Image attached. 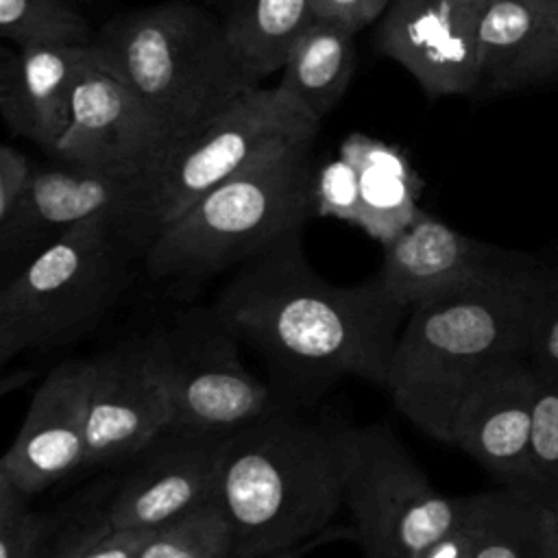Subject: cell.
I'll list each match as a JSON object with an SVG mask.
<instances>
[{"label": "cell", "mask_w": 558, "mask_h": 558, "mask_svg": "<svg viewBox=\"0 0 558 558\" xmlns=\"http://www.w3.org/2000/svg\"><path fill=\"white\" fill-rule=\"evenodd\" d=\"M303 229L235 266L214 301V316L299 384L360 377L384 386L408 312L377 279L338 286L310 266Z\"/></svg>", "instance_id": "obj_1"}, {"label": "cell", "mask_w": 558, "mask_h": 558, "mask_svg": "<svg viewBox=\"0 0 558 558\" xmlns=\"http://www.w3.org/2000/svg\"><path fill=\"white\" fill-rule=\"evenodd\" d=\"M538 272L527 266L408 314L386 390L416 429L449 445L469 388L495 366L527 357Z\"/></svg>", "instance_id": "obj_2"}, {"label": "cell", "mask_w": 558, "mask_h": 558, "mask_svg": "<svg viewBox=\"0 0 558 558\" xmlns=\"http://www.w3.org/2000/svg\"><path fill=\"white\" fill-rule=\"evenodd\" d=\"M218 499L233 527V558L307 547L344 504L331 427L303 421L279 405L227 434L218 462Z\"/></svg>", "instance_id": "obj_3"}, {"label": "cell", "mask_w": 558, "mask_h": 558, "mask_svg": "<svg viewBox=\"0 0 558 558\" xmlns=\"http://www.w3.org/2000/svg\"><path fill=\"white\" fill-rule=\"evenodd\" d=\"M92 48L98 65L122 81L177 144L257 87L218 15L183 0L111 17Z\"/></svg>", "instance_id": "obj_4"}, {"label": "cell", "mask_w": 558, "mask_h": 558, "mask_svg": "<svg viewBox=\"0 0 558 558\" xmlns=\"http://www.w3.org/2000/svg\"><path fill=\"white\" fill-rule=\"evenodd\" d=\"M314 140L281 146L229 177L163 227L144 251L155 281H203L303 229L314 216Z\"/></svg>", "instance_id": "obj_5"}, {"label": "cell", "mask_w": 558, "mask_h": 558, "mask_svg": "<svg viewBox=\"0 0 558 558\" xmlns=\"http://www.w3.org/2000/svg\"><path fill=\"white\" fill-rule=\"evenodd\" d=\"M142 246L118 216L100 214L54 238L0 288V362L92 331L124 292Z\"/></svg>", "instance_id": "obj_6"}, {"label": "cell", "mask_w": 558, "mask_h": 558, "mask_svg": "<svg viewBox=\"0 0 558 558\" xmlns=\"http://www.w3.org/2000/svg\"><path fill=\"white\" fill-rule=\"evenodd\" d=\"M314 120L279 85L253 87L203 131L177 144L137 190L129 229L142 251L209 190L259 157L316 137Z\"/></svg>", "instance_id": "obj_7"}, {"label": "cell", "mask_w": 558, "mask_h": 558, "mask_svg": "<svg viewBox=\"0 0 558 558\" xmlns=\"http://www.w3.org/2000/svg\"><path fill=\"white\" fill-rule=\"evenodd\" d=\"M331 434L353 538L366 558H416L464 517L471 495L438 493L388 425H333Z\"/></svg>", "instance_id": "obj_8"}, {"label": "cell", "mask_w": 558, "mask_h": 558, "mask_svg": "<svg viewBox=\"0 0 558 558\" xmlns=\"http://www.w3.org/2000/svg\"><path fill=\"white\" fill-rule=\"evenodd\" d=\"M170 401V429L227 436L279 408L275 392L238 357L233 336L218 323L181 320L155 333Z\"/></svg>", "instance_id": "obj_9"}, {"label": "cell", "mask_w": 558, "mask_h": 558, "mask_svg": "<svg viewBox=\"0 0 558 558\" xmlns=\"http://www.w3.org/2000/svg\"><path fill=\"white\" fill-rule=\"evenodd\" d=\"M168 429L170 401L155 333L89 357L85 469L135 458Z\"/></svg>", "instance_id": "obj_10"}, {"label": "cell", "mask_w": 558, "mask_h": 558, "mask_svg": "<svg viewBox=\"0 0 558 558\" xmlns=\"http://www.w3.org/2000/svg\"><path fill=\"white\" fill-rule=\"evenodd\" d=\"M177 146L155 113L98 61L81 76L72 122L50 157L57 163L92 168L140 183Z\"/></svg>", "instance_id": "obj_11"}, {"label": "cell", "mask_w": 558, "mask_h": 558, "mask_svg": "<svg viewBox=\"0 0 558 558\" xmlns=\"http://www.w3.org/2000/svg\"><path fill=\"white\" fill-rule=\"evenodd\" d=\"M381 248L384 259L375 279L408 314L532 266L517 253L464 235L425 209Z\"/></svg>", "instance_id": "obj_12"}, {"label": "cell", "mask_w": 558, "mask_h": 558, "mask_svg": "<svg viewBox=\"0 0 558 558\" xmlns=\"http://www.w3.org/2000/svg\"><path fill=\"white\" fill-rule=\"evenodd\" d=\"M477 20L464 0H392L375 41L429 98L471 94L482 87Z\"/></svg>", "instance_id": "obj_13"}, {"label": "cell", "mask_w": 558, "mask_h": 558, "mask_svg": "<svg viewBox=\"0 0 558 558\" xmlns=\"http://www.w3.org/2000/svg\"><path fill=\"white\" fill-rule=\"evenodd\" d=\"M538 375L527 357L508 360L480 377L451 421L449 445L462 449L501 486L530 490L532 429Z\"/></svg>", "instance_id": "obj_14"}, {"label": "cell", "mask_w": 558, "mask_h": 558, "mask_svg": "<svg viewBox=\"0 0 558 558\" xmlns=\"http://www.w3.org/2000/svg\"><path fill=\"white\" fill-rule=\"evenodd\" d=\"M87 397L89 357L57 364L33 392L26 416L0 458V475L33 497L85 469Z\"/></svg>", "instance_id": "obj_15"}, {"label": "cell", "mask_w": 558, "mask_h": 558, "mask_svg": "<svg viewBox=\"0 0 558 558\" xmlns=\"http://www.w3.org/2000/svg\"><path fill=\"white\" fill-rule=\"evenodd\" d=\"M222 438L172 429L161 434L107 501L111 527H157L216 499Z\"/></svg>", "instance_id": "obj_16"}, {"label": "cell", "mask_w": 558, "mask_h": 558, "mask_svg": "<svg viewBox=\"0 0 558 558\" xmlns=\"http://www.w3.org/2000/svg\"><path fill=\"white\" fill-rule=\"evenodd\" d=\"M137 190L140 179L92 168H37L17 211L0 225V253L24 264L74 225L100 214L118 216L129 229Z\"/></svg>", "instance_id": "obj_17"}, {"label": "cell", "mask_w": 558, "mask_h": 558, "mask_svg": "<svg viewBox=\"0 0 558 558\" xmlns=\"http://www.w3.org/2000/svg\"><path fill=\"white\" fill-rule=\"evenodd\" d=\"M94 63L92 46L2 50L0 113L7 129L50 155L72 122L76 85Z\"/></svg>", "instance_id": "obj_18"}, {"label": "cell", "mask_w": 558, "mask_h": 558, "mask_svg": "<svg viewBox=\"0 0 558 558\" xmlns=\"http://www.w3.org/2000/svg\"><path fill=\"white\" fill-rule=\"evenodd\" d=\"M558 0H488L480 9L482 87L521 89L551 78Z\"/></svg>", "instance_id": "obj_19"}, {"label": "cell", "mask_w": 558, "mask_h": 558, "mask_svg": "<svg viewBox=\"0 0 558 558\" xmlns=\"http://www.w3.org/2000/svg\"><path fill=\"white\" fill-rule=\"evenodd\" d=\"M340 157H344L360 177V229L386 246L405 231L421 211V174L399 146L366 133L347 135L340 144Z\"/></svg>", "instance_id": "obj_20"}, {"label": "cell", "mask_w": 558, "mask_h": 558, "mask_svg": "<svg viewBox=\"0 0 558 558\" xmlns=\"http://www.w3.org/2000/svg\"><path fill=\"white\" fill-rule=\"evenodd\" d=\"M355 28L314 17L290 46L279 87L314 120H323L344 96L355 70Z\"/></svg>", "instance_id": "obj_21"}, {"label": "cell", "mask_w": 558, "mask_h": 558, "mask_svg": "<svg viewBox=\"0 0 558 558\" xmlns=\"http://www.w3.org/2000/svg\"><path fill=\"white\" fill-rule=\"evenodd\" d=\"M214 4L242 68L257 85L281 70L290 46L316 17L314 0H214Z\"/></svg>", "instance_id": "obj_22"}, {"label": "cell", "mask_w": 558, "mask_h": 558, "mask_svg": "<svg viewBox=\"0 0 558 558\" xmlns=\"http://www.w3.org/2000/svg\"><path fill=\"white\" fill-rule=\"evenodd\" d=\"M475 558H558V523L521 488L488 490Z\"/></svg>", "instance_id": "obj_23"}, {"label": "cell", "mask_w": 558, "mask_h": 558, "mask_svg": "<svg viewBox=\"0 0 558 558\" xmlns=\"http://www.w3.org/2000/svg\"><path fill=\"white\" fill-rule=\"evenodd\" d=\"M0 35L15 48L92 46L96 37L70 0H0Z\"/></svg>", "instance_id": "obj_24"}, {"label": "cell", "mask_w": 558, "mask_h": 558, "mask_svg": "<svg viewBox=\"0 0 558 558\" xmlns=\"http://www.w3.org/2000/svg\"><path fill=\"white\" fill-rule=\"evenodd\" d=\"M140 558H233V527L220 499L157 525Z\"/></svg>", "instance_id": "obj_25"}, {"label": "cell", "mask_w": 558, "mask_h": 558, "mask_svg": "<svg viewBox=\"0 0 558 558\" xmlns=\"http://www.w3.org/2000/svg\"><path fill=\"white\" fill-rule=\"evenodd\" d=\"M558 523V386L538 384L532 429V484L527 490Z\"/></svg>", "instance_id": "obj_26"}, {"label": "cell", "mask_w": 558, "mask_h": 558, "mask_svg": "<svg viewBox=\"0 0 558 558\" xmlns=\"http://www.w3.org/2000/svg\"><path fill=\"white\" fill-rule=\"evenodd\" d=\"M26 499L28 495L0 475V558H33L63 521L31 510Z\"/></svg>", "instance_id": "obj_27"}, {"label": "cell", "mask_w": 558, "mask_h": 558, "mask_svg": "<svg viewBox=\"0 0 558 558\" xmlns=\"http://www.w3.org/2000/svg\"><path fill=\"white\" fill-rule=\"evenodd\" d=\"M527 360L541 381L558 386V275L538 272Z\"/></svg>", "instance_id": "obj_28"}, {"label": "cell", "mask_w": 558, "mask_h": 558, "mask_svg": "<svg viewBox=\"0 0 558 558\" xmlns=\"http://www.w3.org/2000/svg\"><path fill=\"white\" fill-rule=\"evenodd\" d=\"M314 216L336 218L360 229L362 198L357 170L338 155L316 170L314 177Z\"/></svg>", "instance_id": "obj_29"}, {"label": "cell", "mask_w": 558, "mask_h": 558, "mask_svg": "<svg viewBox=\"0 0 558 558\" xmlns=\"http://www.w3.org/2000/svg\"><path fill=\"white\" fill-rule=\"evenodd\" d=\"M111 530L107 506L89 508L72 519H63L33 558H83Z\"/></svg>", "instance_id": "obj_30"}, {"label": "cell", "mask_w": 558, "mask_h": 558, "mask_svg": "<svg viewBox=\"0 0 558 558\" xmlns=\"http://www.w3.org/2000/svg\"><path fill=\"white\" fill-rule=\"evenodd\" d=\"M484 501L486 493L471 495L464 517L447 534L427 545L416 558H475L482 534Z\"/></svg>", "instance_id": "obj_31"}, {"label": "cell", "mask_w": 558, "mask_h": 558, "mask_svg": "<svg viewBox=\"0 0 558 558\" xmlns=\"http://www.w3.org/2000/svg\"><path fill=\"white\" fill-rule=\"evenodd\" d=\"M33 161L11 144L0 148V225L9 222L35 177Z\"/></svg>", "instance_id": "obj_32"}, {"label": "cell", "mask_w": 558, "mask_h": 558, "mask_svg": "<svg viewBox=\"0 0 558 558\" xmlns=\"http://www.w3.org/2000/svg\"><path fill=\"white\" fill-rule=\"evenodd\" d=\"M153 534L155 527L111 530L83 558H140Z\"/></svg>", "instance_id": "obj_33"}, {"label": "cell", "mask_w": 558, "mask_h": 558, "mask_svg": "<svg viewBox=\"0 0 558 558\" xmlns=\"http://www.w3.org/2000/svg\"><path fill=\"white\" fill-rule=\"evenodd\" d=\"M316 17L340 20L360 31L384 15L379 0H314Z\"/></svg>", "instance_id": "obj_34"}, {"label": "cell", "mask_w": 558, "mask_h": 558, "mask_svg": "<svg viewBox=\"0 0 558 558\" xmlns=\"http://www.w3.org/2000/svg\"><path fill=\"white\" fill-rule=\"evenodd\" d=\"M305 545L303 547H290V549H281V551H275V554H268V556H262V558H301Z\"/></svg>", "instance_id": "obj_35"}, {"label": "cell", "mask_w": 558, "mask_h": 558, "mask_svg": "<svg viewBox=\"0 0 558 558\" xmlns=\"http://www.w3.org/2000/svg\"><path fill=\"white\" fill-rule=\"evenodd\" d=\"M558 76V35H556V46H554V57H551V78Z\"/></svg>", "instance_id": "obj_36"}, {"label": "cell", "mask_w": 558, "mask_h": 558, "mask_svg": "<svg viewBox=\"0 0 558 558\" xmlns=\"http://www.w3.org/2000/svg\"><path fill=\"white\" fill-rule=\"evenodd\" d=\"M464 2H469V4H473V7H480V9H482L488 0H464Z\"/></svg>", "instance_id": "obj_37"}, {"label": "cell", "mask_w": 558, "mask_h": 558, "mask_svg": "<svg viewBox=\"0 0 558 558\" xmlns=\"http://www.w3.org/2000/svg\"><path fill=\"white\" fill-rule=\"evenodd\" d=\"M379 2H381V7H384V11H386V9H388V7H390V2H392V0H379Z\"/></svg>", "instance_id": "obj_38"}]
</instances>
